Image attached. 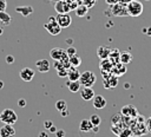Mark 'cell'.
<instances>
[{
	"instance_id": "obj_24",
	"label": "cell",
	"mask_w": 151,
	"mask_h": 137,
	"mask_svg": "<svg viewBox=\"0 0 151 137\" xmlns=\"http://www.w3.org/2000/svg\"><path fill=\"white\" fill-rule=\"evenodd\" d=\"M119 54H120V52H119L118 48H112V50L110 51L109 59L111 60L112 64H117V63H119Z\"/></svg>"
},
{
	"instance_id": "obj_37",
	"label": "cell",
	"mask_w": 151,
	"mask_h": 137,
	"mask_svg": "<svg viewBox=\"0 0 151 137\" xmlns=\"http://www.w3.org/2000/svg\"><path fill=\"white\" fill-rule=\"evenodd\" d=\"M6 63H7V64H13V63H14V57L11 56V54L6 56Z\"/></svg>"
},
{
	"instance_id": "obj_32",
	"label": "cell",
	"mask_w": 151,
	"mask_h": 137,
	"mask_svg": "<svg viewBox=\"0 0 151 137\" xmlns=\"http://www.w3.org/2000/svg\"><path fill=\"white\" fill-rule=\"evenodd\" d=\"M96 2H97V0H81V4H84L87 8L93 7L96 5Z\"/></svg>"
},
{
	"instance_id": "obj_36",
	"label": "cell",
	"mask_w": 151,
	"mask_h": 137,
	"mask_svg": "<svg viewBox=\"0 0 151 137\" xmlns=\"http://www.w3.org/2000/svg\"><path fill=\"white\" fill-rule=\"evenodd\" d=\"M65 135H66V132H65V130H63V129H59V130L55 131V136H57V137H65Z\"/></svg>"
},
{
	"instance_id": "obj_41",
	"label": "cell",
	"mask_w": 151,
	"mask_h": 137,
	"mask_svg": "<svg viewBox=\"0 0 151 137\" xmlns=\"http://www.w3.org/2000/svg\"><path fill=\"white\" fill-rule=\"evenodd\" d=\"M38 137H48V135H47L46 131H40L39 135H38Z\"/></svg>"
},
{
	"instance_id": "obj_21",
	"label": "cell",
	"mask_w": 151,
	"mask_h": 137,
	"mask_svg": "<svg viewBox=\"0 0 151 137\" xmlns=\"http://www.w3.org/2000/svg\"><path fill=\"white\" fill-rule=\"evenodd\" d=\"M80 77V72L78 71V67H70L68 72H67V78L68 80H79Z\"/></svg>"
},
{
	"instance_id": "obj_48",
	"label": "cell",
	"mask_w": 151,
	"mask_h": 137,
	"mask_svg": "<svg viewBox=\"0 0 151 137\" xmlns=\"http://www.w3.org/2000/svg\"><path fill=\"white\" fill-rule=\"evenodd\" d=\"M2 87H4V81L0 80V89H2Z\"/></svg>"
},
{
	"instance_id": "obj_47",
	"label": "cell",
	"mask_w": 151,
	"mask_h": 137,
	"mask_svg": "<svg viewBox=\"0 0 151 137\" xmlns=\"http://www.w3.org/2000/svg\"><path fill=\"white\" fill-rule=\"evenodd\" d=\"M120 2H124V4H127V2H130L131 0H119Z\"/></svg>"
},
{
	"instance_id": "obj_42",
	"label": "cell",
	"mask_w": 151,
	"mask_h": 137,
	"mask_svg": "<svg viewBox=\"0 0 151 137\" xmlns=\"http://www.w3.org/2000/svg\"><path fill=\"white\" fill-rule=\"evenodd\" d=\"M145 34H147L149 37H151V27H147V28L145 30Z\"/></svg>"
},
{
	"instance_id": "obj_16",
	"label": "cell",
	"mask_w": 151,
	"mask_h": 137,
	"mask_svg": "<svg viewBox=\"0 0 151 137\" xmlns=\"http://www.w3.org/2000/svg\"><path fill=\"white\" fill-rule=\"evenodd\" d=\"M50 56H51V58H52L53 60H60L64 56H66V52H65V50L61 48V47H54V48L51 50Z\"/></svg>"
},
{
	"instance_id": "obj_17",
	"label": "cell",
	"mask_w": 151,
	"mask_h": 137,
	"mask_svg": "<svg viewBox=\"0 0 151 137\" xmlns=\"http://www.w3.org/2000/svg\"><path fill=\"white\" fill-rule=\"evenodd\" d=\"M54 9L58 13H68L71 11V6L66 1H58L54 5Z\"/></svg>"
},
{
	"instance_id": "obj_10",
	"label": "cell",
	"mask_w": 151,
	"mask_h": 137,
	"mask_svg": "<svg viewBox=\"0 0 151 137\" xmlns=\"http://www.w3.org/2000/svg\"><path fill=\"white\" fill-rule=\"evenodd\" d=\"M15 129L11 124H5L0 128V137H14Z\"/></svg>"
},
{
	"instance_id": "obj_35",
	"label": "cell",
	"mask_w": 151,
	"mask_h": 137,
	"mask_svg": "<svg viewBox=\"0 0 151 137\" xmlns=\"http://www.w3.org/2000/svg\"><path fill=\"white\" fill-rule=\"evenodd\" d=\"M6 7H7V1L6 0H0V12L6 11Z\"/></svg>"
},
{
	"instance_id": "obj_5",
	"label": "cell",
	"mask_w": 151,
	"mask_h": 137,
	"mask_svg": "<svg viewBox=\"0 0 151 137\" xmlns=\"http://www.w3.org/2000/svg\"><path fill=\"white\" fill-rule=\"evenodd\" d=\"M103 77H104L103 83H104V86H105L106 89L112 90V89H114V87L118 85V77H116V76L112 74L111 72H107L106 76L103 74Z\"/></svg>"
},
{
	"instance_id": "obj_9",
	"label": "cell",
	"mask_w": 151,
	"mask_h": 137,
	"mask_svg": "<svg viewBox=\"0 0 151 137\" xmlns=\"http://www.w3.org/2000/svg\"><path fill=\"white\" fill-rule=\"evenodd\" d=\"M34 74H35V72H34V70L31 68V67H24V68H21L20 72H19V76H20V78H21L24 81H31V80L34 78Z\"/></svg>"
},
{
	"instance_id": "obj_7",
	"label": "cell",
	"mask_w": 151,
	"mask_h": 137,
	"mask_svg": "<svg viewBox=\"0 0 151 137\" xmlns=\"http://www.w3.org/2000/svg\"><path fill=\"white\" fill-rule=\"evenodd\" d=\"M120 113H122L124 117H129V118L134 119V118L138 116V110H137V107H136L134 105L129 104V105H124V106L122 107Z\"/></svg>"
},
{
	"instance_id": "obj_43",
	"label": "cell",
	"mask_w": 151,
	"mask_h": 137,
	"mask_svg": "<svg viewBox=\"0 0 151 137\" xmlns=\"http://www.w3.org/2000/svg\"><path fill=\"white\" fill-rule=\"evenodd\" d=\"M119 0H106V2L109 4V5H113V4H116V2H118Z\"/></svg>"
},
{
	"instance_id": "obj_4",
	"label": "cell",
	"mask_w": 151,
	"mask_h": 137,
	"mask_svg": "<svg viewBox=\"0 0 151 137\" xmlns=\"http://www.w3.org/2000/svg\"><path fill=\"white\" fill-rule=\"evenodd\" d=\"M111 12L116 17H126V15H129L127 8H126V4L120 2V1L111 5Z\"/></svg>"
},
{
	"instance_id": "obj_23",
	"label": "cell",
	"mask_w": 151,
	"mask_h": 137,
	"mask_svg": "<svg viewBox=\"0 0 151 137\" xmlns=\"http://www.w3.org/2000/svg\"><path fill=\"white\" fill-rule=\"evenodd\" d=\"M0 22L4 26H8L12 22V17L6 11H2V12H0Z\"/></svg>"
},
{
	"instance_id": "obj_27",
	"label": "cell",
	"mask_w": 151,
	"mask_h": 137,
	"mask_svg": "<svg viewBox=\"0 0 151 137\" xmlns=\"http://www.w3.org/2000/svg\"><path fill=\"white\" fill-rule=\"evenodd\" d=\"M68 59H70V65L72 67H78L81 64V58L78 54H74L72 57H68Z\"/></svg>"
},
{
	"instance_id": "obj_8",
	"label": "cell",
	"mask_w": 151,
	"mask_h": 137,
	"mask_svg": "<svg viewBox=\"0 0 151 137\" xmlns=\"http://www.w3.org/2000/svg\"><path fill=\"white\" fill-rule=\"evenodd\" d=\"M44 27H45L46 31H47L50 34H52V35H58V34H60V32H61V27L58 25L57 21H47V22L44 25Z\"/></svg>"
},
{
	"instance_id": "obj_29",
	"label": "cell",
	"mask_w": 151,
	"mask_h": 137,
	"mask_svg": "<svg viewBox=\"0 0 151 137\" xmlns=\"http://www.w3.org/2000/svg\"><path fill=\"white\" fill-rule=\"evenodd\" d=\"M88 120L91 122V124L93 126H99L100 123H101V118L98 115H91V117L88 118Z\"/></svg>"
},
{
	"instance_id": "obj_46",
	"label": "cell",
	"mask_w": 151,
	"mask_h": 137,
	"mask_svg": "<svg viewBox=\"0 0 151 137\" xmlns=\"http://www.w3.org/2000/svg\"><path fill=\"white\" fill-rule=\"evenodd\" d=\"M66 44H67V45H71V44H72V39H67V40H66Z\"/></svg>"
},
{
	"instance_id": "obj_31",
	"label": "cell",
	"mask_w": 151,
	"mask_h": 137,
	"mask_svg": "<svg viewBox=\"0 0 151 137\" xmlns=\"http://www.w3.org/2000/svg\"><path fill=\"white\" fill-rule=\"evenodd\" d=\"M67 72H68V68H66V67H61V68L57 70V74L59 77H63V78L67 77Z\"/></svg>"
},
{
	"instance_id": "obj_49",
	"label": "cell",
	"mask_w": 151,
	"mask_h": 137,
	"mask_svg": "<svg viewBox=\"0 0 151 137\" xmlns=\"http://www.w3.org/2000/svg\"><path fill=\"white\" fill-rule=\"evenodd\" d=\"M2 33H4V28H2V27H0V35H1Z\"/></svg>"
},
{
	"instance_id": "obj_14",
	"label": "cell",
	"mask_w": 151,
	"mask_h": 137,
	"mask_svg": "<svg viewBox=\"0 0 151 137\" xmlns=\"http://www.w3.org/2000/svg\"><path fill=\"white\" fill-rule=\"evenodd\" d=\"M79 92H80V96L84 100H92V98L96 94L92 87H85V86H81Z\"/></svg>"
},
{
	"instance_id": "obj_3",
	"label": "cell",
	"mask_w": 151,
	"mask_h": 137,
	"mask_svg": "<svg viewBox=\"0 0 151 137\" xmlns=\"http://www.w3.org/2000/svg\"><path fill=\"white\" fill-rule=\"evenodd\" d=\"M96 74L92 72V71H85L83 73H80V77H79V83L81 86H85V87H92L96 83Z\"/></svg>"
},
{
	"instance_id": "obj_34",
	"label": "cell",
	"mask_w": 151,
	"mask_h": 137,
	"mask_svg": "<svg viewBox=\"0 0 151 137\" xmlns=\"http://www.w3.org/2000/svg\"><path fill=\"white\" fill-rule=\"evenodd\" d=\"M145 125H146V129H147V132L151 133V116L147 117V119H145Z\"/></svg>"
},
{
	"instance_id": "obj_26",
	"label": "cell",
	"mask_w": 151,
	"mask_h": 137,
	"mask_svg": "<svg viewBox=\"0 0 151 137\" xmlns=\"http://www.w3.org/2000/svg\"><path fill=\"white\" fill-rule=\"evenodd\" d=\"M119 61L123 64H130L132 61V54L130 52H122L119 54Z\"/></svg>"
},
{
	"instance_id": "obj_25",
	"label": "cell",
	"mask_w": 151,
	"mask_h": 137,
	"mask_svg": "<svg viewBox=\"0 0 151 137\" xmlns=\"http://www.w3.org/2000/svg\"><path fill=\"white\" fill-rule=\"evenodd\" d=\"M76 14H77V17H79V18H83V17H85L86 14H87V12H88V8L84 5V4H80V5H78L76 8Z\"/></svg>"
},
{
	"instance_id": "obj_12",
	"label": "cell",
	"mask_w": 151,
	"mask_h": 137,
	"mask_svg": "<svg viewBox=\"0 0 151 137\" xmlns=\"http://www.w3.org/2000/svg\"><path fill=\"white\" fill-rule=\"evenodd\" d=\"M35 67L38 68L39 72L41 73H46L50 71V67H51V64L47 59H39L35 61Z\"/></svg>"
},
{
	"instance_id": "obj_18",
	"label": "cell",
	"mask_w": 151,
	"mask_h": 137,
	"mask_svg": "<svg viewBox=\"0 0 151 137\" xmlns=\"http://www.w3.org/2000/svg\"><path fill=\"white\" fill-rule=\"evenodd\" d=\"M33 7L32 6H18L15 7V12L17 13H20L22 17H28L33 13Z\"/></svg>"
},
{
	"instance_id": "obj_40",
	"label": "cell",
	"mask_w": 151,
	"mask_h": 137,
	"mask_svg": "<svg viewBox=\"0 0 151 137\" xmlns=\"http://www.w3.org/2000/svg\"><path fill=\"white\" fill-rule=\"evenodd\" d=\"M60 113H61V116H63V117H66V116H68V115H70V111H68V109H66V110L61 111Z\"/></svg>"
},
{
	"instance_id": "obj_22",
	"label": "cell",
	"mask_w": 151,
	"mask_h": 137,
	"mask_svg": "<svg viewBox=\"0 0 151 137\" xmlns=\"http://www.w3.org/2000/svg\"><path fill=\"white\" fill-rule=\"evenodd\" d=\"M66 85H67V87H68V90L71 92H78L80 90V87H81L79 80H67Z\"/></svg>"
},
{
	"instance_id": "obj_2",
	"label": "cell",
	"mask_w": 151,
	"mask_h": 137,
	"mask_svg": "<svg viewBox=\"0 0 151 137\" xmlns=\"http://www.w3.org/2000/svg\"><path fill=\"white\" fill-rule=\"evenodd\" d=\"M0 120H1L2 123H5V124H11V125H13V124L18 120V115L15 113L14 110L7 107V109H5V110H2V111L0 112Z\"/></svg>"
},
{
	"instance_id": "obj_20",
	"label": "cell",
	"mask_w": 151,
	"mask_h": 137,
	"mask_svg": "<svg viewBox=\"0 0 151 137\" xmlns=\"http://www.w3.org/2000/svg\"><path fill=\"white\" fill-rule=\"evenodd\" d=\"M110 51H111V48H109L106 46H99L97 50V56L99 59H106V58H109Z\"/></svg>"
},
{
	"instance_id": "obj_28",
	"label": "cell",
	"mask_w": 151,
	"mask_h": 137,
	"mask_svg": "<svg viewBox=\"0 0 151 137\" xmlns=\"http://www.w3.org/2000/svg\"><path fill=\"white\" fill-rule=\"evenodd\" d=\"M55 109L59 112H61V111H64V110L67 109V103L65 100H63V99H59V100L55 102Z\"/></svg>"
},
{
	"instance_id": "obj_44",
	"label": "cell",
	"mask_w": 151,
	"mask_h": 137,
	"mask_svg": "<svg viewBox=\"0 0 151 137\" xmlns=\"http://www.w3.org/2000/svg\"><path fill=\"white\" fill-rule=\"evenodd\" d=\"M48 130H50L51 132H53V133H55V131H57V128H55L54 125H52V126H51V128H50Z\"/></svg>"
},
{
	"instance_id": "obj_19",
	"label": "cell",
	"mask_w": 151,
	"mask_h": 137,
	"mask_svg": "<svg viewBox=\"0 0 151 137\" xmlns=\"http://www.w3.org/2000/svg\"><path fill=\"white\" fill-rule=\"evenodd\" d=\"M113 64L111 63V60L109 58L106 59H100V63H99V68L101 70V72H111V68H112Z\"/></svg>"
},
{
	"instance_id": "obj_39",
	"label": "cell",
	"mask_w": 151,
	"mask_h": 137,
	"mask_svg": "<svg viewBox=\"0 0 151 137\" xmlns=\"http://www.w3.org/2000/svg\"><path fill=\"white\" fill-rule=\"evenodd\" d=\"M18 105H19V107H24V106H26V100L25 99H19L18 100Z\"/></svg>"
},
{
	"instance_id": "obj_33",
	"label": "cell",
	"mask_w": 151,
	"mask_h": 137,
	"mask_svg": "<svg viewBox=\"0 0 151 137\" xmlns=\"http://www.w3.org/2000/svg\"><path fill=\"white\" fill-rule=\"evenodd\" d=\"M77 50L73 47V46H70L67 50H65V52H66V54L68 56V57H72V56H74V54H77V52H76Z\"/></svg>"
},
{
	"instance_id": "obj_45",
	"label": "cell",
	"mask_w": 151,
	"mask_h": 137,
	"mask_svg": "<svg viewBox=\"0 0 151 137\" xmlns=\"http://www.w3.org/2000/svg\"><path fill=\"white\" fill-rule=\"evenodd\" d=\"M47 21H55V17H50L47 19Z\"/></svg>"
},
{
	"instance_id": "obj_1",
	"label": "cell",
	"mask_w": 151,
	"mask_h": 137,
	"mask_svg": "<svg viewBox=\"0 0 151 137\" xmlns=\"http://www.w3.org/2000/svg\"><path fill=\"white\" fill-rule=\"evenodd\" d=\"M126 8L130 17H139L144 9L143 4L139 0H131L130 2L126 4Z\"/></svg>"
},
{
	"instance_id": "obj_15",
	"label": "cell",
	"mask_w": 151,
	"mask_h": 137,
	"mask_svg": "<svg viewBox=\"0 0 151 137\" xmlns=\"http://www.w3.org/2000/svg\"><path fill=\"white\" fill-rule=\"evenodd\" d=\"M91 131H93V125L91 124V122L88 119H81L80 123H79V132L80 133H87V132H91Z\"/></svg>"
},
{
	"instance_id": "obj_38",
	"label": "cell",
	"mask_w": 151,
	"mask_h": 137,
	"mask_svg": "<svg viewBox=\"0 0 151 137\" xmlns=\"http://www.w3.org/2000/svg\"><path fill=\"white\" fill-rule=\"evenodd\" d=\"M52 125H53V123H52L51 120H45V122H44V128H45V129H47V130H48Z\"/></svg>"
},
{
	"instance_id": "obj_50",
	"label": "cell",
	"mask_w": 151,
	"mask_h": 137,
	"mask_svg": "<svg viewBox=\"0 0 151 137\" xmlns=\"http://www.w3.org/2000/svg\"><path fill=\"white\" fill-rule=\"evenodd\" d=\"M146 1H150V0H146Z\"/></svg>"
},
{
	"instance_id": "obj_11",
	"label": "cell",
	"mask_w": 151,
	"mask_h": 137,
	"mask_svg": "<svg viewBox=\"0 0 151 137\" xmlns=\"http://www.w3.org/2000/svg\"><path fill=\"white\" fill-rule=\"evenodd\" d=\"M106 99L101 96V94H94V97L92 98V104L94 106V109L97 110H101L106 106Z\"/></svg>"
},
{
	"instance_id": "obj_30",
	"label": "cell",
	"mask_w": 151,
	"mask_h": 137,
	"mask_svg": "<svg viewBox=\"0 0 151 137\" xmlns=\"http://www.w3.org/2000/svg\"><path fill=\"white\" fill-rule=\"evenodd\" d=\"M120 122H123V115L122 113H116V115L112 116V118H111L112 124H117V123H120Z\"/></svg>"
},
{
	"instance_id": "obj_6",
	"label": "cell",
	"mask_w": 151,
	"mask_h": 137,
	"mask_svg": "<svg viewBox=\"0 0 151 137\" xmlns=\"http://www.w3.org/2000/svg\"><path fill=\"white\" fill-rule=\"evenodd\" d=\"M55 21L58 22V25L61 28H65V27H68L71 25L72 18L68 13H58V15L55 17Z\"/></svg>"
},
{
	"instance_id": "obj_13",
	"label": "cell",
	"mask_w": 151,
	"mask_h": 137,
	"mask_svg": "<svg viewBox=\"0 0 151 137\" xmlns=\"http://www.w3.org/2000/svg\"><path fill=\"white\" fill-rule=\"evenodd\" d=\"M111 73L114 74L116 77L123 76L124 73H126V66H125V64H123L120 61L117 63V64H113V66L111 68Z\"/></svg>"
}]
</instances>
